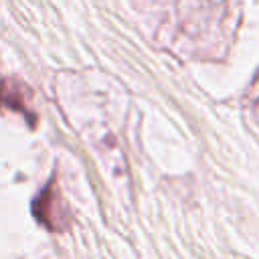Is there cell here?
<instances>
[{"label":"cell","instance_id":"1","mask_svg":"<svg viewBox=\"0 0 259 259\" xmlns=\"http://www.w3.org/2000/svg\"><path fill=\"white\" fill-rule=\"evenodd\" d=\"M32 214L34 219L45 225L49 231H63L67 225V210H65V200L57 188L55 182L47 184L42 192L34 198L32 202Z\"/></svg>","mask_w":259,"mask_h":259},{"label":"cell","instance_id":"2","mask_svg":"<svg viewBox=\"0 0 259 259\" xmlns=\"http://www.w3.org/2000/svg\"><path fill=\"white\" fill-rule=\"evenodd\" d=\"M30 91L28 87L18 79H2L0 81V109L20 113L28 125L36 123V115L30 103Z\"/></svg>","mask_w":259,"mask_h":259},{"label":"cell","instance_id":"3","mask_svg":"<svg viewBox=\"0 0 259 259\" xmlns=\"http://www.w3.org/2000/svg\"><path fill=\"white\" fill-rule=\"evenodd\" d=\"M253 117H255V121L259 123V99L255 101V107H253Z\"/></svg>","mask_w":259,"mask_h":259}]
</instances>
